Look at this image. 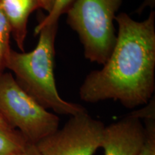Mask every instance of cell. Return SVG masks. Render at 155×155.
<instances>
[{
    "instance_id": "cell-10",
    "label": "cell",
    "mask_w": 155,
    "mask_h": 155,
    "mask_svg": "<svg viewBox=\"0 0 155 155\" xmlns=\"http://www.w3.org/2000/svg\"><path fill=\"white\" fill-rule=\"evenodd\" d=\"M74 2L75 0H55L52 10L36 26L35 30V35H38L45 27L58 23L60 17L67 12Z\"/></svg>"
},
{
    "instance_id": "cell-6",
    "label": "cell",
    "mask_w": 155,
    "mask_h": 155,
    "mask_svg": "<svg viewBox=\"0 0 155 155\" xmlns=\"http://www.w3.org/2000/svg\"><path fill=\"white\" fill-rule=\"evenodd\" d=\"M145 139L141 120L129 115L119 121L105 126L101 147L104 155H138Z\"/></svg>"
},
{
    "instance_id": "cell-13",
    "label": "cell",
    "mask_w": 155,
    "mask_h": 155,
    "mask_svg": "<svg viewBox=\"0 0 155 155\" xmlns=\"http://www.w3.org/2000/svg\"><path fill=\"white\" fill-rule=\"evenodd\" d=\"M40 3L41 8L43 9L48 13L53 9L55 0H39Z\"/></svg>"
},
{
    "instance_id": "cell-5",
    "label": "cell",
    "mask_w": 155,
    "mask_h": 155,
    "mask_svg": "<svg viewBox=\"0 0 155 155\" xmlns=\"http://www.w3.org/2000/svg\"><path fill=\"white\" fill-rule=\"evenodd\" d=\"M104 128L86 111L71 116L62 129L35 146L41 155H94L101 147Z\"/></svg>"
},
{
    "instance_id": "cell-11",
    "label": "cell",
    "mask_w": 155,
    "mask_h": 155,
    "mask_svg": "<svg viewBox=\"0 0 155 155\" xmlns=\"http://www.w3.org/2000/svg\"><path fill=\"white\" fill-rule=\"evenodd\" d=\"M145 139L138 155H155V117L144 119Z\"/></svg>"
},
{
    "instance_id": "cell-12",
    "label": "cell",
    "mask_w": 155,
    "mask_h": 155,
    "mask_svg": "<svg viewBox=\"0 0 155 155\" xmlns=\"http://www.w3.org/2000/svg\"><path fill=\"white\" fill-rule=\"evenodd\" d=\"M18 155H41V154L38 151L35 144L28 143L25 150Z\"/></svg>"
},
{
    "instance_id": "cell-8",
    "label": "cell",
    "mask_w": 155,
    "mask_h": 155,
    "mask_svg": "<svg viewBox=\"0 0 155 155\" xmlns=\"http://www.w3.org/2000/svg\"><path fill=\"white\" fill-rule=\"evenodd\" d=\"M28 144L18 131L0 127V155H18Z\"/></svg>"
},
{
    "instance_id": "cell-7",
    "label": "cell",
    "mask_w": 155,
    "mask_h": 155,
    "mask_svg": "<svg viewBox=\"0 0 155 155\" xmlns=\"http://www.w3.org/2000/svg\"><path fill=\"white\" fill-rule=\"evenodd\" d=\"M0 6L11 27L17 47L24 52L30 15L41 8L39 0H0Z\"/></svg>"
},
{
    "instance_id": "cell-3",
    "label": "cell",
    "mask_w": 155,
    "mask_h": 155,
    "mask_svg": "<svg viewBox=\"0 0 155 155\" xmlns=\"http://www.w3.org/2000/svg\"><path fill=\"white\" fill-rule=\"evenodd\" d=\"M122 0H75L67 12L68 25L77 32L84 56L104 65L116 41L114 22Z\"/></svg>"
},
{
    "instance_id": "cell-1",
    "label": "cell",
    "mask_w": 155,
    "mask_h": 155,
    "mask_svg": "<svg viewBox=\"0 0 155 155\" xmlns=\"http://www.w3.org/2000/svg\"><path fill=\"white\" fill-rule=\"evenodd\" d=\"M118 35L111 55L98 71L87 75L80 88L87 103L119 101L134 108L147 104L155 89V12L138 22L127 13L116 15Z\"/></svg>"
},
{
    "instance_id": "cell-2",
    "label": "cell",
    "mask_w": 155,
    "mask_h": 155,
    "mask_svg": "<svg viewBox=\"0 0 155 155\" xmlns=\"http://www.w3.org/2000/svg\"><path fill=\"white\" fill-rule=\"evenodd\" d=\"M58 22L39 32V40L31 52L18 53L11 50L6 68L15 75V80L31 97L45 109L71 116L86 111L79 104L68 102L58 92L54 76L55 42Z\"/></svg>"
},
{
    "instance_id": "cell-9",
    "label": "cell",
    "mask_w": 155,
    "mask_h": 155,
    "mask_svg": "<svg viewBox=\"0 0 155 155\" xmlns=\"http://www.w3.org/2000/svg\"><path fill=\"white\" fill-rule=\"evenodd\" d=\"M11 34V27L0 6V75L6 68L12 50L9 45Z\"/></svg>"
},
{
    "instance_id": "cell-14",
    "label": "cell",
    "mask_w": 155,
    "mask_h": 155,
    "mask_svg": "<svg viewBox=\"0 0 155 155\" xmlns=\"http://www.w3.org/2000/svg\"><path fill=\"white\" fill-rule=\"evenodd\" d=\"M0 127H3V128H5V129H12L10 127H9L8 124H7V123L5 121V120L3 119V117L1 116V114H0Z\"/></svg>"
},
{
    "instance_id": "cell-4",
    "label": "cell",
    "mask_w": 155,
    "mask_h": 155,
    "mask_svg": "<svg viewBox=\"0 0 155 155\" xmlns=\"http://www.w3.org/2000/svg\"><path fill=\"white\" fill-rule=\"evenodd\" d=\"M0 114L12 129L32 144L55 132L59 127V117L23 90L10 73L0 75Z\"/></svg>"
}]
</instances>
